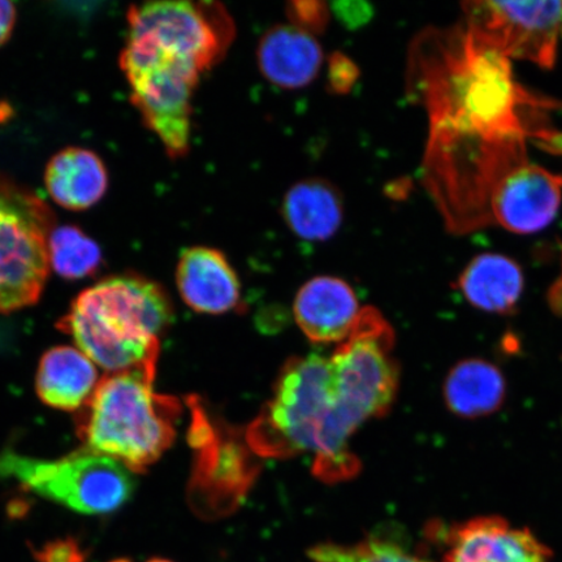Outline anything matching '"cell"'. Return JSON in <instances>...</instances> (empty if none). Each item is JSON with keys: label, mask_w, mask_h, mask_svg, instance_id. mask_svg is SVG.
Instances as JSON below:
<instances>
[{"label": "cell", "mask_w": 562, "mask_h": 562, "mask_svg": "<svg viewBox=\"0 0 562 562\" xmlns=\"http://www.w3.org/2000/svg\"><path fill=\"white\" fill-rule=\"evenodd\" d=\"M126 18L121 67L132 103L168 157H186L195 88L227 54L234 20L221 3L175 0L133 5Z\"/></svg>", "instance_id": "obj_1"}, {"label": "cell", "mask_w": 562, "mask_h": 562, "mask_svg": "<svg viewBox=\"0 0 562 562\" xmlns=\"http://www.w3.org/2000/svg\"><path fill=\"white\" fill-rule=\"evenodd\" d=\"M406 93L425 110L428 133L454 137H529L524 112L551 105L519 86L510 60L463 24L430 27L412 42Z\"/></svg>", "instance_id": "obj_2"}, {"label": "cell", "mask_w": 562, "mask_h": 562, "mask_svg": "<svg viewBox=\"0 0 562 562\" xmlns=\"http://www.w3.org/2000/svg\"><path fill=\"white\" fill-rule=\"evenodd\" d=\"M395 333L374 307H364L347 340L329 358L333 406L314 453L313 472L339 480L360 465L349 440L364 422L391 409L400 371L392 356Z\"/></svg>", "instance_id": "obj_3"}, {"label": "cell", "mask_w": 562, "mask_h": 562, "mask_svg": "<svg viewBox=\"0 0 562 562\" xmlns=\"http://www.w3.org/2000/svg\"><path fill=\"white\" fill-rule=\"evenodd\" d=\"M172 304L156 281L115 277L83 291L58 323L91 361L111 372L156 369Z\"/></svg>", "instance_id": "obj_4"}, {"label": "cell", "mask_w": 562, "mask_h": 562, "mask_svg": "<svg viewBox=\"0 0 562 562\" xmlns=\"http://www.w3.org/2000/svg\"><path fill=\"white\" fill-rule=\"evenodd\" d=\"M156 374V369H136L98 383L77 417V434L89 451L140 472L171 447L181 405L154 393Z\"/></svg>", "instance_id": "obj_5"}, {"label": "cell", "mask_w": 562, "mask_h": 562, "mask_svg": "<svg viewBox=\"0 0 562 562\" xmlns=\"http://www.w3.org/2000/svg\"><path fill=\"white\" fill-rule=\"evenodd\" d=\"M331 406L327 358H292L281 370L270 402L249 426L246 441L252 452L265 459L315 453Z\"/></svg>", "instance_id": "obj_6"}, {"label": "cell", "mask_w": 562, "mask_h": 562, "mask_svg": "<svg viewBox=\"0 0 562 562\" xmlns=\"http://www.w3.org/2000/svg\"><path fill=\"white\" fill-rule=\"evenodd\" d=\"M0 476L83 515H103L122 507L132 495L128 468L109 456L83 448L58 461L30 459L15 452L0 454Z\"/></svg>", "instance_id": "obj_7"}, {"label": "cell", "mask_w": 562, "mask_h": 562, "mask_svg": "<svg viewBox=\"0 0 562 562\" xmlns=\"http://www.w3.org/2000/svg\"><path fill=\"white\" fill-rule=\"evenodd\" d=\"M53 224L44 201L0 178V313L38 301L50 269Z\"/></svg>", "instance_id": "obj_8"}, {"label": "cell", "mask_w": 562, "mask_h": 562, "mask_svg": "<svg viewBox=\"0 0 562 562\" xmlns=\"http://www.w3.org/2000/svg\"><path fill=\"white\" fill-rule=\"evenodd\" d=\"M463 26L505 58L552 69L562 38V2H467Z\"/></svg>", "instance_id": "obj_9"}, {"label": "cell", "mask_w": 562, "mask_h": 562, "mask_svg": "<svg viewBox=\"0 0 562 562\" xmlns=\"http://www.w3.org/2000/svg\"><path fill=\"white\" fill-rule=\"evenodd\" d=\"M562 203V175L526 164L512 171L491 201L492 223L518 235L550 226Z\"/></svg>", "instance_id": "obj_10"}, {"label": "cell", "mask_w": 562, "mask_h": 562, "mask_svg": "<svg viewBox=\"0 0 562 562\" xmlns=\"http://www.w3.org/2000/svg\"><path fill=\"white\" fill-rule=\"evenodd\" d=\"M441 562H550L551 551L530 530L484 516L446 532Z\"/></svg>", "instance_id": "obj_11"}, {"label": "cell", "mask_w": 562, "mask_h": 562, "mask_svg": "<svg viewBox=\"0 0 562 562\" xmlns=\"http://www.w3.org/2000/svg\"><path fill=\"white\" fill-rule=\"evenodd\" d=\"M361 313L353 288L335 277H316L306 281L293 305L301 331L316 344L347 340Z\"/></svg>", "instance_id": "obj_12"}, {"label": "cell", "mask_w": 562, "mask_h": 562, "mask_svg": "<svg viewBox=\"0 0 562 562\" xmlns=\"http://www.w3.org/2000/svg\"><path fill=\"white\" fill-rule=\"evenodd\" d=\"M180 296L196 313L226 314L240 305L241 285L221 250L192 246L181 252L176 270Z\"/></svg>", "instance_id": "obj_13"}, {"label": "cell", "mask_w": 562, "mask_h": 562, "mask_svg": "<svg viewBox=\"0 0 562 562\" xmlns=\"http://www.w3.org/2000/svg\"><path fill=\"white\" fill-rule=\"evenodd\" d=\"M325 53L315 35L292 24L267 31L257 48V63L265 79L294 90L311 86L318 77Z\"/></svg>", "instance_id": "obj_14"}, {"label": "cell", "mask_w": 562, "mask_h": 562, "mask_svg": "<svg viewBox=\"0 0 562 562\" xmlns=\"http://www.w3.org/2000/svg\"><path fill=\"white\" fill-rule=\"evenodd\" d=\"M342 195L333 182L311 178L291 187L281 202V216L286 227L301 240L327 241L344 222Z\"/></svg>", "instance_id": "obj_15"}, {"label": "cell", "mask_w": 562, "mask_h": 562, "mask_svg": "<svg viewBox=\"0 0 562 562\" xmlns=\"http://www.w3.org/2000/svg\"><path fill=\"white\" fill-rule=\"evenodd\" d=\"M525 285L521 266L496 252L472 259L457 279V290L483 313L507 315L516 311Z\"/></svg>", "instance_id": "obj_16"}, {"label": "cell", "mask_w": 562, "mask_h": 562, "mask_svg": "<svg viewBox=\"0 0 562 562\" xmlns=\"http://www.w3.org/2000/svg\"><path fill=\"white\" fill-rule=\"evenodd\" d=\"M45 184L59 206L81 211L103 199L109 175L95 153L82 147H67L48 161Z\"/></svg>", "instance_id": "obj_17"}, {"label": "cell", "mask_w": 562, "mask_h": 562, "mask_svg": "<svg viewBox=\"0 0 562 562\" xmlns=\"http://www.w3.org/2000/svg\"><path fill=\"white\" fill-rule=\"evenodd\" d=\"M442 395L449 412L457 417H488L503 406L507 397V382L494 363L469 358L448 372Z\"/></svg>", "instance_id": "obj_18"}, {"label": "cell", "mask_w": 562, "mask_h": 562, "mask_svg": "<svg viewBox=\"0 0 562 562\" xmlns=\"http://www.w3.org/2000/svg\"><path fill=\"white\" fill-rule=\"evenodd\" d=\"M98 385L93 361L81 350L56 347L42 357L37 392L42 402L63 411H76L88 403Z\"/></svg>", "instance_id": "obj_19"}, {"label": "cell", "mask_w": 562, "mask_h": 562, "mask_svg": "<svg viewBox=\"0 0 562 562\" xmlns=\"http://www.w3.org/2000/svg\"><path fill=\"white\" fill-rule=\"evenodd\" d=\"M47 250L53 270L68 280L91 276L102 262L100 246L74 226L54 228L48 236Z\"/></svg>", "instance_id": "obj_20"}, {"label": "cell", "mask_w": 562, "mask_h": 562, "mask_svg": "<svg viewBox=\"0 0 562 562\" xmlns=\"http://www.w3.org/2000/svg\"><path fill=\"white\" fill-rule=\"evenodd\" d=\"M308 554L315 562H432L379 538L353 546L323 543L315 546Z\"/></svg>", "instance_id": "obj_21"}, {"label": "cell", "mask_w": 562, "mask_h": 562, "mask_svg": "<svg viewBox=\"0 0 562 562\" xmlns=\"http://www.w3.org/2000/svg\"><path fill=\"white\" fill-rule=\"evenodd\" d=\"M288 15L292 25L313 35L325 30L329 19L326 4L321 2H293Z\"/></svg>", "instance_id": "obj_22"}, {"label": "cell", "mask_w": 562, "mask_h": 562, "mask_svg": "<svg viewBox=\"0 0 562 562\" xmlns=\"http://www.w3.org/2000/svg\"><path fill=\"white\" fill-rule=\"evenodd\" d=\"M328 83L335 93H347L355 86L358 69L346 55L334 54L329 58Z\"/></svg>", "instance_id": "obj_23"}, {"label": "cell", "mask_w": 562, "mask_h": 562, "mask_svg": "<svg viewBox=\"0 0 562 562\" xmlns=\"http://www.w3.org/2000/svg\"><path fill=\"white\" fill-rule=\"evenodd\" d=\"M37 562H86V553L74 539L55 540L34 553Z\"/></svg>", "instance_id": "obj_24"}, {"label": "cell", "mask_w": 562, "mask_h": 562, "mask_svg": "<svg viewBox=\"0 0 562 562\" xmlns=\"http://www.w3.org/2000/svg\"><path fill=\"white\" fill-rule=\"evenodd\" d=\"M16 21V9L11 2L0 0V46L11 37Z\"/></svg>", "instance_id": "obj_25"}, {"label": "cell", "mask_w": 562, "mask_h": 562, "mask_svg": "<svg viewBox=\"0 0 562 562\" xmlns=\"http://www.w3.org/2000/svg\"><path fill=\"white\" fill-rule=\"evenodd\" d=\"M147 562H172V561L167 560V559H151V560H149Z\"/></svg>", "instance_id": "obj_26"}, {"label": "cell", "mask_w": 562, "mask_h": 562, "mask_svg": "<svg viewBox=\"0 0 562 562\" xmlns=\"http://www.w3.org/2000/svg\"><path fill=\"white\" fill-rule=\"evenodd\" d=\"M114 562H130V561H126V560H116Z\"/></svg>", "instance_id": "obj_27"}]
</instances>
